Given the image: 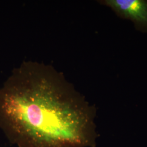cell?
Wrapping results in <instances>:
<instances>
[{
	"instance_id": "obj_2",
	"label": "cell",
	"mask_w": 147,
	"mask_h": 147,
	"mask_svg": "<svg viewBox=\"0 0 147 147\" xmlns=\"http://www.w3.org/2000/svg\"><path fill=\"white\" fill-rule=\"evenodd\" d=\"M117 16L132 21L137 29L147 33V0H105Z\"/></svg>"
},
{
	"instance_id": "obj_1",
	"label": "cell",
	"mask_w": 147,
	"mask_h": 147,
	"mask_svg": "<svg viewBox=\"0 0 147 147\" xmlns=\"http://www.w3.org/2000/svg\"><path fill=\"white\" fill-rule=\"evenodd\" d=\"M94 108L49 64L27 61L0 88V130L18 147H93Z\"/></svg>"
}]
</instances>
